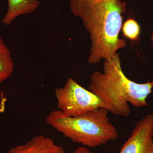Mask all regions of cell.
Masks as SVG:
<instances>
[{
  "label": "cell",
  "instance_id": "6da1fadb",
  "mask_svg": "<svg viewBox=\"0 0 153 153\" xmlns=\"http://www.w3.org/2000/svg\"><path fill=\"white\" fill-rule=\"evenodd\" d=\"M71 12L82 20L89 33L91 47L88 62L94 64L114 56L126 46L119 38L126 3L121 0H69Z\"/></svg>",
  "mask_w": 153,
  "mask_h": 153
},
{
  "label": "cell",
  "instance_id": "7a4b0ae2",
  "mask_svg": "<svg viewBox=\"0 0 153 153\" xmlns=\"http://www.w3.org/2000/svg\"><path fill=\"white\" fill-rule=\"evenodd\" d=\"M153 81L134 82L123 73L119 54L105 60L103 72L91 75L88 90L102 102L103 108L112 114L126 117L131 113L129 103L137 108L147 106L148 96L152 92Z\"/></svg>",
  "mask_w": 153,
  "mask_h": 153
},
{
  "label": "cell",
  "instance_id": "3957f363",
  "mask_svg": "<svg viewBox=\"0 0 153 153\" xmlns=\"http://www.w3.org/2000/svg\"><path fill=\"white\" fill-rule=\"evenodd\" d=\"M103 108L76 117H68L59 110L50 112L46 122L73 143L95 148L117 139L118 134Z\"/></svg>",
  "mask_w": 153,
  "mask_h": 153
},
{
  "label": "cell",
  "instance_id": "277c9868",
  "mask_svg": "<svg viewBox=\"0 0 153 153\" xmlns=\"http://www.w3.org/2000/svg\"><path fill=\"white\" fill-rule=\"evenodd\" d=\"M57 106L68 117H76L99 108L102 102L92 92L69 78L63 87L55 89Z\"/></svg>",
  "mask_w": 153,
  "mask_h": 153
},
{
  "label": "cell",
  "instance_id": "5b68a950",
  "mask_svg": "<svg viewBox=\"0 0 153 153\" xmlns=\"http://www.w3.org/2000/svg\"><path fill=\"white\" fill-rule=\"evenodd\" d=\"M119 153H153V112L137 123Z\"/></svg>",
  "mask_w": 153,
  "mask_h": 153
},
{
  "label": "cell",
  "instance_id": "8992f818",
  "mask_svg": "<svg viewBox=\"0 0 153 153\" xmlns=\"http://www.w3.org/2000/svg\"><path fill=\"white\" fill-rule=\"evenodd\" d=\"M8 153H66L49 137L39 135L34 137L24 144L11 149Z\"/></svg>",
  "mask_w": 153,
  "mask_h": 153
},
{
  "label": "cell",
  "instance_id": "52a82bcc",
  "mask_svg": "<svg viewBox=\"0 0 153 153\" xmlns=\"http://www.w3.org/2000/svg\"><path fill=\"white\" fill-rule=\"evenodd\" d=\"M8 10L2 19L4 25L8 26L19 16L31 13L38 8V0H8Z\"/></svg>",
  "mask_w": 153,
  "mask_h": 153
},
{
  "label": "cell",
  "instance_id": "ba28073f",
  "mask_svg": "<svg viewBox=\"0 0 153 153\" xmlns=\"http://www.w3.org/2000/svg\"><path fill=\"white\" fill-rule=\"evenodd\" d=\"M13 70L10 52L0 36V83L9 78Z\"/></svg>",
  "mask_w": 153,
  "mask_h": 153
},
{
  "label": "cell",
  "instance_id": "9c48e42d",
  "mask_svg": "<svg viewBox=\"0 0 153 153\" xmlns=\"http://www.w3.org/2000/svg\"><path fill=\"white\" fill-rule=\"evenodd\" d=\"M123 35L126 38L133 41L139 38L140 33V29L139 24L132 19H128L122 26Z\"/></svg>",
  "mask_w": 153,
  "mask_h": 153
},
{
  "label": "cell",
  "instance_id": "30bf717a",
  "mask_svg": "<svg viewBox=\"0 0 153 153\" xmlns=\"http://www.w3.org/2000/svg\"><path fill=\"white\" fill-rule=\"evenodd\" d=\"M73 153H92L87 148L84 146L76 148Z\"/></svg>",
  "mask_w": 153,
  "mask_h": 153
},
{
  "label": "cell",
  "instance_id": "8fae6325",
  "mask_svg": "<svg viewBox=\"0 0 153 153\" xmlns=\"http://www.w3.org/2000/svg\"><path fill=\"white\" fill-rule=\"evenodd\" d=\"M151 41L152 42L153 44V32L152 33V36H151Z\"/></svg>",
  "mask_w": 153,
  "mask_h": 153
}]
</instances>
